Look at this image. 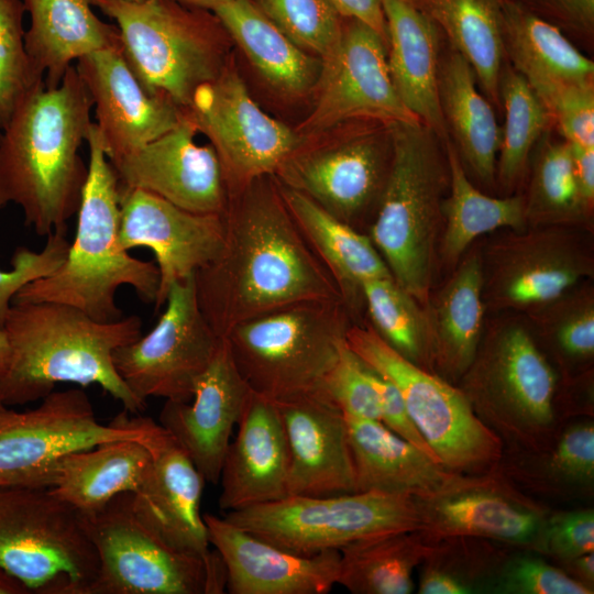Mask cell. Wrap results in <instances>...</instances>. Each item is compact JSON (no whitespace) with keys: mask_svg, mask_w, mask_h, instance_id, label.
Returning a JSON list of instances; mask_svg holds the SVG:
<instances>
[{"mask_svg":"<svg viewBox=\"0 0 594 594\" xmlns=\"http://www.w3.org/2000/svg\"><path fill=\"white\" fill-rule=\"evenodd\" d=\"M142 320L133 315L102 322L69 305L42 301L12 304L3 330L10 358L0 375L6 406L41 400L59 383L99 385L124 410L144 409L113 364L118 348L139 339Z\"/></svg>","mask_w":594,"mask_h":594,"instance_id":"cell-3","label":"cell"},{"mask_svg":"<svg viewBox=\"0 0 594 594\" xmlns=\"http://www.w3.org/2000/svg\"><path fill=\"white\" fill-rule=\"evenodd\" d=\"M479 250L487 315L522 314L594 277L593 233L582 227L507 229Z\"/></svg>","mask_w":594,"mask_h":594,"instance_id":"cell-12","label":"cell"},{"mask_svg":"<svg viewBox=\"0 0 594 594\" xmlns=\"http://www.w3.org/2000/svg\"><path fill=\"white\" fill-rule=\"evenodd\" d=\"M133 493H121L102 509L81 515L99 560L87 594H221L226 568L216 551L204 559L166 543L132 507Z\"/></svg>","mask_w":594,"mask_h":594,"instance_id":"cell-9","label":"cell"},{"mask_svg":"<svg viewBox=\"0 0 594 594\" xmlns=\"http://www.w3.org/2000/svg\"><path fill=\"white\" fill-rule=\"evenodd\" d=\"M524 198L527 226H575L592 230L593 210L580 196L572 146L564 140L542 141Z\"/></svg>","mask_w":594,"mask_h":594,"instance_id":"cell-40","label":"cell"},{"mask_svg":"<svg viewBox=\"0 0 594 594\" xmlns=\"http://www.w3.org/2000/svg\"><path fill=\"white\" fill-rule=\"evenodd\" d=\"M530 87L564 141L572 146L594 147L593 82H548Z\"/></svg>","mask_w":594,"mask_h":594,"instance_id":"cell-46","label":"cell"},{"mask_svg":"<svg viewBox=\"0 0 594 594\" xmlns=\"http://www.w3.org/2000/svg\"><path fill=\"white\" fill-rule=\"evenodd\" d=\"M152 453L136 440L73 451L54 462L47 487L81 515L102 509L121 493H136L150 475Z\"/></svg>","mask_w":594,"mask_h":594,"instance_id":"cell-31","label":"cell"},{"mask_svg":"<svg viewBox=\"0 0 594 594\" xmlns=\"http://www.w3.org/2000/svg\"><path fill=\"white\" fill-rule=\"evenodd\" d=\"M420 530L377 535L339 549L337 584L354 594H408L415 566L431 553Z\"/></svg>","mask_w":594,"mask_h":594,"instance_id":"cell-39","label":"cell"},{"mask_svg":"<svg viewBox=\"0 0 594 594\" xmlns=\"http://www.w3.org/2000/svg\"><path fill=\"white\" fill-rule=\"evenodd\" d=\"M499 101L505 109V124L501 130L496 175L499 184L512 191L524 179L531 151L551 119L534 89L513 67L503 68Z\"/></svg>","mask_w":594,"mask_h":594,"instance_id":"cell-42","label":"cell"},{"mask_svg":"<svg viewBox=\"0 0 594 594\" xmlns=\"http://www.w3.org/2000/svg\"><path fill=\"white\" fill-rule=\"evenodd\" d=\"M356 492L380 491L431 499L472 485L378 420L345 416Z\"/></svg>","mask_w":594,"mask_h":594,"instance_id":"cell-27","label":"cell"},{"mask_svg":"<svg viewBox=\"0 0 594 594\" xmlns=\"http://www.w3.org/2000/svg\"><path fill=\"white\" fill-rule=\"evenodd\" d=\"M30 26L25 48L46 88L61 84L73 63L102 50L121 48L116 24L102 21L92 0H22Z\"/></svg>","mask_w":594,"mask_h":594,"instance_id":"cell-30","label":"cell"},{"mask_svg":"<svg viewBox=\"0 0 594 594\" xmlns=\"http://www.w3.org/2000/svg\"><path fill=\"white\" fill-rule=\"evenodd\" d=\"M237 425L219 480L226 513L288 495V447L277 405L251 392Z\"/></svg>","mask_w":594,"mask_h":594,"instance_id":"cell-26","label":"cell"},{"mask_svg":"<svg viewBox=\"0 0 594 594\" xmlns=\"http://www.w3.org/2000/svg\"><path fill=\"white\" fill-rule=\"evenodd\" d=\"M223 517L261 539L305 556L339 550L377 535L421 528V510L416 497L380 491L287 495L228 512Z\"/></svg>","mask_w":594,"mask_h":594,"instance_id":"cell-10","label":"cell"},{"mask_svg":"<svg viewBox=\"0 0 594 594\" xmlns=\"http://www.w3.org/2000/svg\"><path fill=\"white\" fill-rule=\"evenodd\" d=\"M470 592V588L459 579L435 569L426 571L419 584V593L422 594H465Z\"/></svg>","mask_w":594,"mask_h":594,"instance_id":"cell-56","label":"cell"},{"mask_svg":"<svg viewBox=\"0 0 594 594\" xmlns=\"http://www.w3.org/2000/svg\"><path fill=\"white\" fill-rule=\"evenodd\" d=\"M432 361L449 376H462L471 365L485 327L483 276L479 245H472L426 307Z\"/></svg>","mask_w":594,"mask_h":594,"instance_id":"cell-32","label":"cell"},{"mask_svg":"<svg viewBox=\"0 0 594 594\" xmlns=\"http://www.w3.org/2000/svg\"><path fill=\"white\" fill-rule=\"evenodd\" d=\"M124 1H129V2H140V1H143V0H124Z\"/></svg>","mask_w":594,"mask_h":594,"instance_id":"cell-62","label":"cell"},{"mask_svg":"<svg viewBox=\"0 0 594 594\" xmlns=\"http://www.w3.org/2000/svg\"><path fill=\"white\" fill-rule=\"evenodd\" d=\"M571 145V144H570ZM572 146V145H571ZM574 176L584 204L593 210L594 204V147L572 146Z\"/></svg>","mask_w":594,"mask_h":594,"instance_id":"cell-55","label":"cell"},{"mask_svg":"<svg viewBox=\"0 0 594 594\" xmlns=\"http://www.w3.org/2000/svg\"><path fill=\"white\" fill-rule=\"evenodd\" d=\"M530 330L576 361L594 354V286L585 280L525 312Z\"/></svg>","mask_w":594,"mask_h":594,"instance_id":"cell-43","label":"cell"},{"mask_svg":"<svg viewBox=\"0 0 594 594\" xmlns=\"http://www.w3.org/2000/svg\"><path fill=\"white\" fill-rule=\"evenodd\" d=\"M506 587L524 594H590L582 582L541 560L524 558L515 561L505 578Z\"/></svg>","mask_w":594,"mask_h":594,"instance_id":"cell-49","label":"cell"},{"mask_svg":"<svg viewBox=\"0 0 594 594\" xmlns=\"http://www.w3.org/2000/svg\"><path fill=\"white\" fill-rule=\"evenodd\" d=\"M366 367L369 377L378 396L381 422L394 433L417 447L428 457L441 463L410 418L404 399L395 385L367 365Z\"/></svg>","mask_w":594,"mask_h":594,"instance_id":"cell-50","label":"cell"},{"mask_svg":"<svg viewBox=\"0 0 594 594\" xmlns=\"http://www.w3.org/2000/svg\"><path fill=\"white\" fill-rule=\"evenodd\" d=\"M202 516L209 543L224 564L229 593L326 594L337 584L339 550L298 554L250 534L224 517Z\"/></svg>","mask_w":594,"mask_h":594,"instance_id":"cell-22","label":"cell"},{"mask_svg":"<svg viewBox=\"0 0 594 594\" xmlns=\"http://www.w3.org/2000/svg\"><path fill=\"white\" fill-rule=\"evenodd\" d=\"M574 560V566L576 571L587 581L593 582L594 579V556L593 552H588L576 557Z\"/></svg>","mask_w":594,"mask_h":594,"instance_id":"cell-58","label":"cell"},{"mask_svg":"<svg viewBox=\"0 0 594 594\" xmlns=\"http://www.w3.org/2000/svg\"><path fill=\"white\" fill-rule=\"evenodd\" d=\"M420 531L430 537L480 536L526 541L539 528L536 514L473 485L431 499H418Z\"/></svg>","mask_w":594,"mask_h":594,"instance_id":"cell-38","label":"cell"},{"mask_svg":"<svg viewBox=\"0 0 594 594\" xmlns=\"http://www.w3.org/2000/svg\"><path fill=\"white\" fill-rule=\"evenodd\" d=\"M157 426L127 410L101 424L81 388L53 391L24 411L6 407L0 413V486L47 487L50 469L61 457L116 440L146 446Z\"/></svg>","mask_w":594,"mask_h":594,"instance_id":"cell-11","label":"cell"},{"mask_svg":"<svg viewBox=\"0 0 594 594\" xmlns=\"http://www.w3.org/2000/svg\"><path fill=\"white\" fill-rule=\"evenodd\" d=\"M173 1L189 9L213 12L219 7L232 0H173Z\"/></svg>","mask_w":594,"mask_h":594,"instance_id":"cell-59","label":"cell"},{"mask_svg":"<svg viewBox=\"0 0 594 594\" xmlns=\"http://www.w3.org/2000/svg\"><path fill=\"white\" fill-rule=\"evenodd\" d=\"M278 185L298 228L337 284L354 323H364L363 283L393 278L383 257L367 234L338 220L299 191Z\"/></svg>","mask_w":594,"mask_h":594,"instance_id":"cell-29","label":"cell"},{"mask_svg":"<svg viewBox=\"0 0 594 594\" xmlns=\"http://www.w3.org/2000/svg\"><path fill=\"white\" fill-rule=\"evenodd\" d=\"M365 321L397 353L426 367L433 363L431 332L426 308L394 278H376L362 285Z\"/></svg>","mask_w":594,"mask_h":594,"instance_id":"cell-41","label":"cell"},{"mask_svg":"<svg viewBox=\"0 0 594 594\" xmlns=\"http://www.w3.org/2000/svg\"><path fill=\"white\" fill-rule=\"evenodd\" d=\"M119 241L129 251L148 248L160 272L155 308L170 286L211 262L223 241L222 215L195 213L157 195L120 186Z\"/></svg>","mask_w":594,"mask_h":594,"instance_id":"cell-19","label":"cell"},{"mask_svg":"<svg viewBox=\"0 0 594 594\" xmlns=\"http://www.w3.org/2000/svg\"><path fill=\"white\" fill-rule=\"evenodd\" d=\"M0 568L30 593L87 594L99 560L82 516L50 487L0 486Z\"/></svg>","mask_w":594,"mask_h":594,"instance_id":"cell-8","label":"cell"},{"mask_svg":"<svg viewBox=\"0 0 594 594\" xmlns=\"http://www.w3.org/2000/svg\"><path fill=\"white\" fill-rule=\"evenodd\" d=\"M444 144L449 190L443 206L438 265L452 270L477 238L501 229L520 230L527 221L522 194L504 198L483 194L470 180L454 144L449 139Z\"/></svg>","mask_w":594,"mask_h":594,"instance_id":"cell-35","label":"cell"},{"mask_svg":"<svg viewBox=\"0 0 594 594\" xmlns=\"http://www.w3.org/2000/svg\"><path fill=\"white\" fill-rule=\"evenodd\" d=\"M387 65L404 106L439 140L449 139L439 98V29L413 0H383Z\"/></svg>","mask_w":594,"mask_h":594,"instance_id":"cell-28","label":"cell"},{"mask_svg":"<svg viewBox=\"0 0 594 594\" xmlns=\"http://www.w3.org/2000/svg\"><path fill=\"white\" fill-rule=\"evenodd\" d=\"M472 399L537 425L552 418L556 374L519 312L490 314L476 354L462 375Z\"/></svg>","mask_w":594,"mask_h":594,"instance_id":"cell-18","label":"cell"},{"mask_svg":"<svg viewBox=\"0 0 594 594\" xmlns=\"http://www.w3.org/2000/svg\"><path fill=\"white\" fill-rule=\"evenodd\" d=\"M501 1L504 2V1H514V0H501Z\"/></svg>","mask_w":594,"mask_h":594,"instance_id":"cell-63","label":"cell"},{"mask_svg":"<svg viewBox=\"0 0 594 594\" xmlns=\"http://www.w3.org/2000/svg\"><path fill=\"white\" fill-rule=\"evenodd\" d=\"M164 306L146 336L112 355L118 374L144 405L150 397L189 402L221 341L199 308L195 274L170 286Z\"/></svg>","mask_w":594,"mask_h":594,"instance_id":"cell-14","label":"cell"},{"mask_svg":"<svg viewBox=\"0 0 594 594\" xmlns=\"http://www.w3.org/2000/svg\"><path fill=\"white\" fill-rule=\"evenodd\" d=\"M212 13L273 88L297 97L317 86L322 61L293 43L253 0H232Z\"/></svg>","mask_w":594,"mask_h":594,"instance_id":"cell-33","label":"cell"},{"mask_svg":"<svg viewBox=\"0 0 594 594\" xmlns=\"http://www.w3.org/2000/svg\"><path fill=\"white\" fill-rule=\"evenodd\" d=\"M312 111L296 130L301 136L323 133L352 119L420 122L393 85L385 40L369 25L344 19L333 51L322 59Z\"/></svg>","mask_w":594,"mask_h":594,"instance_id":"cell-16","label":"cell"},{"mask_svg":"<svg viewBox=\"0 0 594 594\" xmlns=\"http://www.w3.org/2000/svg\"><path fill=\"white\" fill-rule=\"evenodd\" d=\"M90 95L73 65L38 88L0 130V209L13 204L38 237L66 232L88 176L79 150L92 124Z\"/></svg>","mask_w":594,"mask_h":594,"instance_id":"cell-2","label":"cell"},{"mask_svg":"<svg viewBox=\"0 0 594 594\" xmlns=\"http://www.w3.org/2000/svg\"><path fill=\"white\" fill-rule=\"evenodd\" d=\"M24 14L22 0H0V130L29 96L45 86L25 48Z\"/></svg>","mask_w":594,"mask_h":594,"instance_id":"cell-44","label":"cell"},{"mask_svg":"<svg viewBox=\"0 0 594 594\" xmlns=\"http://www.w3.org/2000/svg\"><path fill=\"white\" fill-rule=\"evenodd\" d=\"M87 145L88 176L67 256L52 274L22 287L12 304L59 302L108 322L122 318L116 302L121 286L132 287L144 302H155L160 272L156 264L130 255L120 244V184L95 122Z\"/></svg>","mask_w":594,"mask_h":594,"instance_id":"cell-4","label":"cell"},{"mask_svg":"<svg viewBox=\"0 0 594 594\" xmlns=\"http://www.w3.org/2000/svg\"><path fill=\"white\" fill-rule=\"evenodd\" d=\"M473 69L486 97L499 103L505 56L501 0H413Z\"/></svg>","mask_w":594,"mask_h":594,"instance_id":"cell-37","label":"cell"},{"mask_svg":"<svg viewBox=\"0 0 594 594\" xmlns=\"http://www.w3.org/2000/svg\"><path fill=\"white\" fill-rule=\"evenodd\" d=\"M391 158V139L364 133L316 147L305 145L278 167L274 177L366 234L388 176Z\"/></svg>","mask_w":594,"mask_h":594,"instance_id":"cell-17","label":"cell"},{"mask_svg":"<svg viewBox=\"0 0 594 594\" xmlns=\"http://www.w3.org/2000/svg\"><path fill=\"white\" fill-rule=\"evenodd\" d=\"M548 546L558 556L574 559L594 550V514L580 510L561 515L548 530Z\"/></svg>","mask_w":594,"mask_h":594,"instance_id":"cell-52","label":"cell"},{"mask_svg":"<svg viewBox=\"0 0 594 594\" xmlns=\"http://www.w3.org/2000/svg\"><path fill=\"white\" fill-rule=\"evenodd\" d=\"M554 462L565 474L581 481L594 476V427L578 425L569 429L558 443Z\"/></svg>","mask_w":594,"mask_h":594,"instance_id":"cell-53","label":"cell"},{"mask_svg":"<svg viewBox=\"0 0 594 594\" xmlns=\"http://www.w3.org/2000/svg\"><path fill=\"white\" fill-rule=\"evenodd\" d=\"M0 594H31L15 578L0 568Z\"/></svg>","mask_w":594,"mask_h":594,"instance_id":"cell-57","label":"cell"},{"mask_svg":"<svg viewBox=\"0 0 594 594\" xmlns=\"http://www.w3.org/2000/svg\"><path fill=\"white\" fill-rule=\"evenodd\" d=\"M344 19L358 20L377 32L386 42L383 0H331Z\"/></svg>","mask_w":594,"mask_h":594,"instance_id":"cell-54","label":"cell"},{"mask_svg":"<svg viewBox=\"0 0 594 594\" xmlns=\"http://www.w3.org/2000/svg\"><path fill=\"white\" fill-rule=\"evenodd\" d=\"M502 24L505 55L530 86L593 82V62L561 30L518 0L502 2Z\"/></svg>","mask_w":594,"mask_h":594,"instance_id":"cell-36","label":"cell"},{"mask_svg":"<svg viewBox=\"0 0 594 594\" xmlns=\"http://www.w3.org/2000/svg\"><path fill=\"white\" fill-rule=\"evenodd\" d=\"M353 323L343 300L302 301L242 321L224 340L250 389L282 403L319 389Z\"/></svg>","mask_w":594,"mask_h":594,"instance_id":"cell-6","label":"cell"},{"mask_svg":"<svg viewBox=\"0 0 594 594\" xmlns=\"http://www.w3.org/2000/svg\"><path fill=\"white\" fill-rule=\"evenodd\" d=\"M146 447L152 453V469L140 491L133 493L136 517L173 548L211 559L216 550L210 549L200 513L202 475L160 424Z\"/></svg>","mask_w":594,"mask_h":594,"instance_id":"cell-25","label":"cell"},{"mask_svg":"<svg viewBox=\"0 0 594 594\" xmlns=\"http://www.w3.org/2000/svg\"><path fill=\"white\" fill-rule=\"evenodd\" d=\"M186 111L215 148L228 193L274 175L307 142L265 113L239 74L226 66L217 78L198 88Z\"/></svg>","mask_w":594,"mask_h":594,"instance_id":"cell-15","label":"cell"},{"mask_svg":"<svg viewBox=\"0 0 594 594\" xmlns=\"http://www.w3.org/2000/svg\"><path fill=\"white\" fill-rule=\"evenodd\" d=\"M222 220L218 255L195 273L199 308L220 338L238 323L284 306L343 300L274 175L229 191Z\"/></svg>","mask_w":594,"mask_h":594,"instance_id":"cell-1","label":"cell"},{"mask_svg":"<svg viewBox=\"0 0 594 594\" xmlns=\"http://www.w3.org/2000/svg\"><path fill=\"white\" fill-rule=\"evenodd\" d=\"M6 407H8V406L3 405V404L1 403V400H0V413H1Z\"/></svg>","mask_w":594,"mask_h":594,"instance_id":"cell-61","label":"cell"},{"mask_svg":"<svg viewBox=\"0 0 594 594\" xmlns=\"http://www.w3.org/2000/svg\"><path fill=\"white\" fill-rule=\"evenodd\" d=\"M116 22L130 69L152 96L188 109L195 92L222 70L228 36L210 11L173 0H92Z\"/></svg>","mask_w":594,"mask_h":594,"instance_id":"cell-7","label":"cell"},{"mask_svg":"<svg viewBox=\"0 0 594 594\" xmlns=\"http://www.w3.org/2000/svg\"><path fill=\"white\" fill-rule=\"evenodd\" d=\"M288 447V495L356 492L355 470L342 411L316 391L275 403Z\"/></svg>","mask_w":594,"mask_h":594,"instance_id":"cell-24","label":"cell"},{"mask_svg":"<svg viewBox=\"0 0 594 594\" xmlns=\"http://www.w3.org/2000/svg\"><path fill=\"white\" fill-rule=\"evenodd\" d=\"M197 132L185 110L172 130L110 162L120 186L146 190L190 212L222 215L228 202L223 170L212 145L196 143Z\"/></svg>","mask_w":594,"mask_h":594,"instance_id":"cell-20","label":"cell"},{"mask_svg":"<svg viewBox=\"0 0 594 594\" xmlns=\"http://www.w3.org/2000/svg\"><path fill=\"white\" fill-rule=\"evenodd\" d=\"M442 116L462 163L483 184L495 180L501 129L490 102L476 87L470 64L453 51L440 66Z\"/></svg>","mask_w":594,"mask_h":594,"instance_id":"cell-34","label":"cell"},{"mask_svg":"<svg viewBox=\"0 0 594 594\" xmlns=\"http://www.w3.org/2000/svg\"><path fill=\"white\" fill-rule=\"evenodd\" d=\"M318 392L345 416L381 421L380 400L367 367L348 344Z\"/></svg>","mask_w":594,"mask_h":594,"instance_id":"cell-47","label":"cell"},{"mask_svg":"<svg viewBox=\"0 0 594 594\" xmlns=\"http://www.w3.org/2000/svg\"><path fill=\"white\" fill-rule=\"evenodd\" d=\"M10 358V345L3 329H0V375L4 372Z\"/></svg>","mask_w":594,"mask_h":594,"instance_id":"cell-60","label":"cell"},{"mask_svg":"<svg viewBox=\"0 0 594 594\" xmlns=\"http://www.w3.org/2000/svg\"><path fill=\"white\" fill-rule=\"evenodd\" d=\"M528 10L582 40L594 34V0H518Z\"/></svg>","mask_w":594,"mask_h":594,"instance_id":"cell-51","label":"cell"},{"mask_svg":"<svg viewBox=\"0 0 594 594\" xmlns=\"http://www.w3.org/2000/svg\"><path fill=\"white\" fill-rule=\"evenodd\" d=\"M69 245L65 232H53L41 251L23 246L14 251L12 268L0 270V329H3L14 296L26 284L57 270L66 258Z\"/></svg>","mask_w":594,"mask_h":594,"instance_id":"cell-48","label":"cell"},{"mask_svg":"<svg viewBox=\"0 0 594 594\" xmlns=\"http://www.w3.org/2000/svg\"><path fill=\"white\" fill-rule=\"evenodd\" d=\"M387 127L392 158L367 235L394 280L425 308L432 294L443 206L449 190L446 153L420 122Z\"/></svg>","mask_w":594,"mask_h":594,"instance_id":"cell-5","label":"cell"},{"mask_svg":"<svg viewBox=\"0 0 594 594\" xmlns=\"http://www.w3.org/2000/svg\"><path fill=\"white\" fill-rule=\"evenodd\" d=\"M346 344L395 385L410 418L447 469H471L498 455L497 437L476 417L461 389L402 356L366 321L350 327Z\"/></svg>","mask_w":594,"mask_h":594,"instance_id":"cell-13","label":"cell"},{"mask_svg":"<svg viewBox=\"0 0 594 594\" xmlns=\"http://www.w3.org/2000/svg\"><path fill=\"white\" fill-rule=\"evenodd\" d=\"M95 108L96 127L109 162L129 155L178 124L186 109L148 94L121 48L87 54L75 66Z\"/></svg>","mask_w":594,"mask_h":594,"instance_id":"cell-21","label":"cell"},{"mask_svg":"<svg viewBox=\"0 0 594 594\" xmlns=\"http://www.w3.org/2000/svg\"><path fill=\"white\" fill-rule=\"evenodd\" d=\"M251 392L221 338L191 399L165 402L158 424L183 447L205 482H219L233 428Z\"/></svg>","mask_w":594,"mask_h":594,"instance_id":"cell-23","label":"cell"},{"mask_svg":"<svg viewBox=\"0 0 594 594\" xmlns=\"http://www.w3.org/2000/svg\"><path fill=\"white\" fill-rule=\"evenodd\" d=\"M299 48L326 58L340 41L344 18L331 0H253Z\"/></svg>","mask_w":594,"mask_h":594,"instance_id":"cell-45","label":"cell"}]
</instances>
